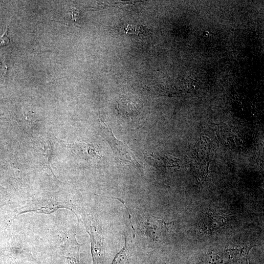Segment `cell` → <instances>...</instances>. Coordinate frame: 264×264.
I'll return each mask as SVG.
<instances>
[{
  "instance_id": "1",
  "label": "cell",
  "mask_w": 264,
  "mask_h": 264,
  "mask_svg": "<svg viewBox=\"0 0 264 264\" xmlns=\"http://www.w3.org/2000/svg\"><path fill=\"white\" fill-rule=\"evenodd\" d=\"M73 207L70 202L58 193L47 194L27 202L18 210L16 216L28 212L49 215L60 209H66L75 214Z\"/></svg>"
},
{
  "instance_id": "2",
  "label": "cell",
  "mask_w": 264,
  "mask_h": 264,
  "mask_svg": "<svg viewBox=\"0 0 264 264\" xmlns=\"http://www.w3.org/2000/svg\"><path fill=\"white\" fill-rule=\"evenodd\" d=\"M99 122L103 136L108 142L118 160L124 164H131L136 167H140L141 163L138 158L128 145L114 136L111 129L105 122L100 120Z\"/></svg>"
},
{
  "instance_id": "3",
  "label": "cell",
  "mask_w": 264,
  "mask_h": 264,
  "mask_svg": "<svg viewBox=\"0 0 264 264\" xmlns=\"http://www.w3.org/2000/svg\"><path fill=\"white\" fill-rule=\"evenodd\" d=\"M82 219L90 238L92 264H102L105 252L102 229L91 216L87 215Z\"/></svg>"
},
{
  "instance_id": "4",
  "label": "cell",
  "mask_w": 264,
  "mask_h": 264,
  "mask_svg": "<svg viewBox=\"0 0 264 264\" xmlns=\"http://www.w3.org/2000/svg\"><path fill=\"white\" fill-rule=\"evenodd\" d=\"M142 223L145 233L150 239L156 242L161 240L172 222L166 223L163 220L159 219L151 214H147L142 217Z\"/></svg>"
},
{
  "instance_id": "5",
  "label": "cell",
  "mask_w": 264,
  "mask_h": 264,
  "mask_svg": "<svg viewBox=\"0 0 264 264\" xmlns=\"http://www.w3.org/2000/svg\"><path fill=\"white\" fill-rule=\"evenodd\" d=\"M82 244L79 243L75 235L67 237L65 242V258L67 264H81L79 250Z\"/></svg>"
},
{
  "instance_id": "6",
  "label": "cell",
  "mask_w": 264,
  "mask_h": 264,
  "mask_svg": "<svg viewBox=\"0 0 264 264\" xmlns=\"http://www.w3.org/2000/svg\"><path fill=\"white\" fill-rule=\"evenodd\" d=\"M75 153L86 160H97L101 158V154L97 148L92 144L78 143L73 145Z\"/></svg>"
},
{
  "instance_id": "7",
  "label": "cell",
  "mask_w": 264,
  "mask_h": 264,
  "mask_svg": "<svg viewBox=\"0 0 264 264\" xmlns=\"http://www.w3.org/2000/svg\"><path fill=\"white\" fill-rule=\"evenodd\" d=\"M110 264H129V249L125 235L124 245L116 254Z\"/></svg>"
},
{
  "instance_id": "8",
  "label": "cell",
  "mask_w": 264,
  "mask_h": 264,
  "mask_svg": "<svg viewBox=\"0 0 264 264\" xmlns=\"http://www.w3.org/2000/svg\"><path fill=\"white\" fill-rule=\"evenodd\" d=\"M10 40L7 36V29L6 28L3 34L0 36V46L5 45L9 44Z\"/></svg>"
}]
</instances>
